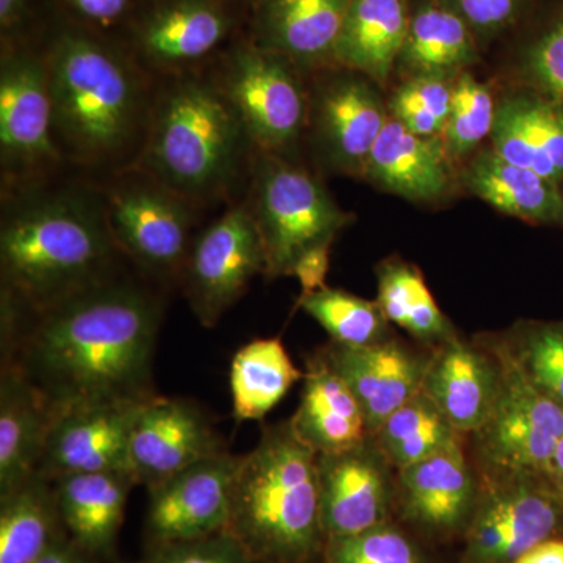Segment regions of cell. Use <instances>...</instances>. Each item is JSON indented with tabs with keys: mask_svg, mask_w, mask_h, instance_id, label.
<instances>
[{
	"mask_svg": "<svg viewBox=\"0 0 563 563\" xmlns=\"http://www.w3.org/2000/svg\"><path fill=\"white\" fill-rule=\"evenodd\" d=\"M162 309L141 288L109 279L22 322L2 362L14 363L57 412L144 401Z\"/></svg>",
	"mask_w": 563,
	"mask_h": 563,
	"instance_id": "obj_1",
	"label": "cell"
},
{
	"mask_svg": "<svg viewBox=\"0 0 563 563\" xmlns=\"http://www.w3.org/2000/svg\"><path fill=\"white\" fill-rule=\"evenodd\" d=\"M118 251L103 201L73 190L18 195L0 225V303L21 318L51 309L111 279Z\"/></svg>",
	"mask_w": 563,
	"mask_h": 563,
	"instance_id": "obj_2",
	"label": "cell"
},
{
	"mask_svg": "<svg viewBox=\"0 0 563 563\" xmlns=\"http://www.w3.org/2000/svg\"><path fill=\"white\" fill-rule=\"evenodd\" d=\"M54 132L81 162L125 150L143 117L139 63L121 43L73 16L52 22L43 46Z\"/></svg>",
	"mask_w": 563,
	"mask_h": 563,
	"instance_id": "obj_3",
	"label": "cell"
},
{
	"mask_svg": "<svg viewBox=\"0 0 563 563\" xmlns=\"http://www.w3.org/2000/svg\"><path fill=\"white\" fill-rule=\"evenodd\" d=\"M225 532L261 563H314L320 558L318 453L290 418L265 426L254 450L242 455Z\"/></svg>",
	"mask_w": 563,
	"mask_h": 563,
	"instance_id": "obj_4",
	"label": "cell"
},
{
	"mask_svg": "<svg viewBox=\"0 0 563 563\" xmlns=\"http://www.w3.org/2000/svg\"><path fill=\"white\" fill-rule=\"evenodd\" d=\"M147 122L140 172L187 201L217 198L236 179L251 141L213 79L173 76Z\"/></svg>",
	"mask_w": 563,
	"mask_h": 563,
	"instance_id": "obj_5",
	"label": "cell"
},
{
	"mask_svg": "<svg viewBox=\"0 0 563 563\" xmlns=\"http://www.w3.org/2000/svg\"><path fill=\"white\" fill-rule=\"evenodd\" d=\"M266 255L265 276H290L303 252L335 242L351 222L312 173L284 155L258 152L247 203Z\"/></svg>",
	"mask_w": 563,
	"mask_h": 563,
	"instance_id": "obj_6",
	"label": "cell"
},
{
	"mask_svg": "<svg viewBox=\"0 0 563 563\" xmlns=\"http://www.w3.org/2000/svg\"><path fill=\"white\" fill-rule=\"evenodd\" d=\"M213 77L257 152L285 155L309 121L298 66L252 43L244 33L218 55Z\"/></svg>",
	"mask_w": 563,
	"mask_h": 563,
	"instance_id": "obj_7",
	"label": "cell"
},
{
	"mask_svg": "<svg viewBox=\"0 0 563 563\" xmlns=\"http://www.w3.org/2000/svg\"><path fill=\"white\" fill-rule=\"evenodd\" d=\"M246 25V0H136L120 43L146 68L177 76L218 58Z\"/></svg>",
	"mask_w": 563,
	"mask_h": 563,
	"instance_id": "obj_8",
	"label": "cell"
},
{
	"mask_svg": "<svg viewBox=\"0 0 563 563\" xmlns=\"http://www.w3.org/2000/svg\"><path fill=\"white\" fill-rule=\"evenodd\" d=\"M563 537V503L543 473H483L459 563H514Z\"/></svg>",
	"mask_w": 563,
	"mask_h": 563,
	"instance_id": "obj_9",
	"label": "cell"
},
{
	"mask_svg": "<svg viewBox=\"0 0 563 563\" xmlns=\"http://www.w3.org/2000/svg\"><path fill=\"white\" fill-rule=\"evenodd\" d=\"M501 363V388L490 417L474 433L483 473H543L563 439V407L533 387L498 335H485Z\"/></svg>",
	"mask_w": 563,
	"mask_h": 563,
	"instance_id": "obj_10",
	"label": "cell"
},
{
	"mask_svg": "<svg viewBox=\"0 0 563 563\" xmlns=\"http://www.w3.org/2000/svg\"><path fill=\"white\" fill-rule=\"evenodd\" d=\"M60 158L46 62L21 36L2 40L0 62V161L3 177L29 180Z\"/></svg>",
	"mask_w": 563,
	"mask_h": 563,
	"instance_id": "obj_11",
	"label": "cell"
},
{
	"mask_svg": "<svg viewBox=\"0 0 563 563\" xmlns=\"http://www.w3.org/2000/svg\"><path fill=\"white\" fill-rule=\"evenodd\" d=\"M188 202L140 169L117 181L103 199L111 235L120 251L163 277L181 274L190 252Z\"/></svg>",
	"mask_w": 563,
	"mask_h": 563,
	"instance_id": "obj_12",
	"label": "cell"
},
{
	"mask_svg": "<svg viewBox=\"0 0 563 563\" xmlns=\"http://www.w3.org/2000/svg\"><path fill=\"white\" fill-rule=\"evenodd\" d=\"M261 232L247 203L232 207L191 243L181 279L203 328H213L257 274L265 276Z\"/></svg>",
	"mask_w": 563,
	"mask_h": 563,
	"instance_id": "obj_13",
	"label": "cell"
},
{
	"mask_svg": "<svg viewBox=\"0 0 563 563\" xmlns=\"http://www.w3.org/2000/svg\"><path fill=\"white\" fill-rule=\"evenodd\" d=\"M240 462L242 455L225 451L150 488L144 523L147 550L224 532Z\"/></svg>",
	"mask_w": 563,
	"mask_h": 563,
	"instance_id": "obj_14",
	"label": "cell"
},
{
	"mask_svg": "<svg viewBox=\"0 0 563 563\" xmlns=\"http://www.w3.org/2000/svg\"><path fill=\"white\" fill-rule=\"evenodd\" d=\"M324 542L387 523L396 512V470L373 435L336 453L318 454Z\"/></svg>",
	"mask_w": 563,
	"mask_h": 563,
	"instance_id": "obj_15",
	"label": "cell"
},
{
	"mask_svg": "<svg viewBox=\"0 0 563 563\" xmlns=\"http://www.w3.org/2000/svg\"><path fill=\"white\" fill-rule=\"evenodd\" d=\"M221 437L198 404L154 395L141 406L129 443V470L150 488L188 466L225 453Z\"/></svg>",
	"mask_w": 563,
	"mask_h": 563,
	"instance_id": "obj_16",
	"label": "cell"
},
{
	"mask_svg": "<svg viewBox=\"0 0 563 563\" xmlns=\"http://www.w3.org/2000/svg\"><path fill=\"white\" fill-rule=\"evenodd\" d=\"M481 477L463 440L396 472V512L422 536L440 542L465 536L479 498Z\"/></svg>",
	"mask_w": 563,
	"mask_h": 563,
	"instance_id": "obj_17",
	"label": "cell"
},
{
	"mask_svg": "<svg viewBox=\"0 0 563 563\" xmlns=\"http://www.w3.org/2000/svg\"><path fill=\"white\" fill-rule=\"evenodd\" d=\"M318 81L309 103L314 139L332 168L362 174L390 113L372 80L339 66Z\"/></svg>",
	"mask_w": 563,
	"mask_h": 563,
	"instance_id": "obj_18",
	"label": "cell"
},
{
	"mask_svg": "<svg viewBox=\"0 0 563 563\" xmlns=\"http://www.w3.org/2000/svg\"><path fill=\"white\" fill-rule=\"evenodd\" d=\"M146 401L88 404L58 412L38 473L51 481L68 474L131 473V432Z\"/></svg>",
	"mask_w": 563,
	"mask_h": 563,
	"instance_id": "obj_19",
	"label": "cell"
},
{
	"mask_svg": "<svg viewBox=\"0 0 563 563\" xmlns=\"http://www.w3.org/2000/svg\"><path fill=\"white\" fill-rule=\"evenodd\" d=\"M333 372L346 383L361 404L369 435L393 412L421 391L431 352L410 350L398 339L350 347L331 342L320 351Z\"/></svg>",
	"mask_w": 563,
	"mask_h": 563,
	"instance_id": "obj_20",
	"label": "cell"
},
{
	"mask_svg": "<svg viewBox=\"0 0 563 563\" xmlns=\"http://www.w3.org/2000/svg\"><path fill=\"white\" fill-rule=\"evenodd\" d=\"M501 388V363L483 339L455 336L431 351L421 391L461 435H474L490 417Z\"/></svg>",
	"mask_w": 563,
	"mask_h": 563,
	"instance_id": "obj_21",
	"label": "cell"
},
{
	"mask_svg": "<svg viewBox=\"0 0 563 563\" xmlns=\"http://www.w3.org/2000/svg\"><path fill=\"white\" fill-rule=\"evenodd\" d=\"M351 0H246L244 35L299 69L333 65Z\"/></svg>",
	"mask_w": 563,
	"mask_h": 563,
	"instance_id": "obj_22",
	"label": "cell"
},
{
	"mask_svg": "<svg viewBox=\"0 0 563 563\" xmlns=\"http://www.w3.org/2000/svg\"><path fill=\"white\" fill-rule=\"evenodd\" d=\"M57 409L14 363L0 374V496L38 473Z\"/></svg>",
	"mask_w": 563,
	"mask_h": 563,
	"instance_id": "obj_23",
	"label": "cell"
},
{
	"mask_svg": "<svg viewBox=\"0 0 563 563\" xmlns=\"http://www.w3.org/2000/svg\"><path fill=\"white\" fill-rule=\"evenodd\" d=\"M362 176L407 201L433 202L450 191L453 161L442 136L417 135L390 118Z\"/></svg>",
	"mask_w": 563,
	"mask_h": 563,
	"instance_id": "obj_24",
	"label": "cell"
},
{
	"mask_svg": "<svg viewBox=\"0 0 563 563\" xmlns=\"http://www.w3.org/2000/svg\"><path fill=\"white\" fill-rule=\"evenodd\" d=\"M63 526L74 543L99 562L117 551L125 504L136 481L129 472L68 474L54 481Z\"/></svg>",
	"mask_w": 563,
	"mask_h": 563,
	"instance_id": "obj_25",
	"label": "cell"
},
{
	"mask_svg": "<svg viewBox=\"0 0 563 563\" xmlns=\"http://www.w3.org/2000/svg\"><path fill=\"white\" fill-rule=\"evenodd\" d=\"M493 151L504 161L563 184V106L536 91L498 102Z\"/></svg>",
	"mask_w": 563,
	"mask_h": 563,
	"instance_id": "obj_26",
	"label": "cell"
},
{
	"mask_svg": "<svg viewBox=\"0 0 563 563\" xmlns=\"http://www.w3.org/2000/svg\"><path fill=\"white\" fill-rule=\"evenodd\" d=\"M301 401L292 428L318 454L347 450L368 439L365 413L354 393L318 352L307 361Z\"/></svg>",
	"mask_w": 563,
	"mask_h": 563,
	"instance_id": "obj_27",
	"label": "cell"
},
{
	"mask_svg": "<svg viewBox=\"0 0 563 563\" xmlns=\"http://www.w3.org/2000/svg\"><path fill=\"white\" fill-rule=\"evenodd\" d=\"M410 16L407 0H351L333 65L385 84L401 55Z\"/></svg>",
	"mask_w": 563,
	"mask_h": 563,
	"instance_id": "obj_28",
	"label": "cell"
},
{
	"mask_svg": "<svg viewBox=\"0 0 563 563\" xmlns=\"http://www.w3.org/2000/svg\"><path fill=\"white\" fill-rule=\"evenodd\" d=\"M466 190L493 209L531 224L563 225L561 185L483 151L462 174Z\"/></svg>",
	"mask_w": 563,
	"mask_h": 563,
	"instance_id": "obj_29",
	"label": "cell"
},
{
	"mask_svg": "<svg viewBox=\"0 0 563 563\" xmlns=\"http://www.w3.org/2000/svg\"><path fill=\"white\" fill-rule=\"evenodd\" d=\"M68 536L54 481L35 473L0 496V563H33Z\"/></svg>",
	"mask_w": 563,
	"mask_h": 563,
	"instance_id": "obj_30",
	"label": "cell"
},
{
	"mask_svg": "<svg viewBox=\"0 0 563 563\" xmlns=\"http://www.w3.org/2000/svg\"><path fill=\"white\" fill-rule=\"evenodd\" d=\"M477 62L476 36L442 0H428L410 16L399 65L412 76L457 77Z\"/></svg>",
	"mask_w": 563,
	"mask_h": 563,
	"instance_id": "obj_31",
	"label": "cell"
},
{
	"mask_svg": "<svg viewBox=\"0 0 563 563\" xmlns=\"http://www.w3.org/2000/svg\"><path fill=\"white\" fill-rule=\"evenodd\" d=\"M376 274V301L390 324L398 325L431 351L459 335L412 263L387 258L377 266Z\"/></svg>",
	"mask_w": 563,
	"mask_h": 563,
	"instance_id": "obj_32",
	"label": "cell"
},
{
	"mask_svg": "<svg viewBox=\"0 0 563 563\" xmlns=\"http://www.w3.org/2000/svg\"><path fill=\"white\" fill-rule=\"evenodd\" d=\"M302 379L279 339L252 340L232 358L233 417L239 422L262 421Z\"/></svg>",
	"mask_w": 563,
	"mask_h": 563,
	"instance_id": "obj_33",
	"label": "cell"
},
{
	"mask_svg": "<svg viewBox=\"0 0 563 563\" xmlns=\"http://www.w3.org/2000/svg\"><path fill=\"white\" fill-rule=\"evenodd\" d=\"M373 437L396 472L442 453L463 439L422 391L393 412Z\"/></svg>",
	"mask_w": 563,
	"mask_h": 563,
	"instance_id": "obj_34",
	"label": "cell"
},
{
	"mask_svg": "<svg viewBox=\"0 0 563 563\" xmlns=\"http://www.w3.org/2000/svg\"><path fill=\"white\" fill-rule=\"evenodd\" d=\"M298 306L329 333L333 343L363 347L393 339L390 321L377 301L325 287L299 299Z\"/></svg>",
	"mask_w": 563,
	"mask_h": 563,
	"instance_id": "obj_35",
	"label": "cell"
},
{
	"mask_svg": "<svg viewBox=\"0 0 563 563\" xmlns=\"http://www.w3.org/2000/svg\"><path fill=\"white\" fill-rule=\"evenodd\" d=\"M498 336L526 379L563 407V320L521 321Z\"/></svg>",
	"mask_w": 563,
	"mask_h": 563,
	"instance_id": "obj_36",
	"label": "cell"
},
{
	"mask_svg": "<svg viewBox=\"0 0 563 563\" xmlns=\"http://www.w3.org/2000/svg\"><path fill=\"white\" fill-rule=\"evenodd\" d=\"M496 110L493 92L484 81L470 73L455 77L450 118L442 135L444 147L453 163L468 157L492 135Z\"/></svg>",
	"mask_w": 563,
	"mask_h": 563,
	"instance_id": "obj_37",
	"label": "cell"
},
{
	"mask_svg": "<svg viewBox=\"0 0 563 563\" xmlns=\"http://www.w3.org/2000/svg\"><path fill=\"white\" fill-rule=\"evenodd\" d=\"M455 77H409L388 102L390 118L420 136H442L450 118Z\"/></svg>",
	"mask_w": 563,
	"mask_h": 563,
	"instance_id": "obj_38",
	"label": "cell"
},
{
	"mask_svg": "<svg viewBox=\"0 0 563 563\" xmlns=\"http://www.w3.org/2000/svg\"><path fill=\"white\" fill-rule=\"evenodd\" d=\"M320 563H426L418 544L395 521L325 540Z\"/></svg>",
	"mask_w": 563,
	"mask_h": 563,
	"instance_id": "obj_39",
	"label": "cell"
},
{
	"mask_svg": "<svg viewBox=\"0 0 563 563\" xmlns=\"http://www.w3.org/2000/svg\"><path fill=\"white\" fill-rule=\"evenodd\" d=\"M521 76L532 91L563 106V14L529 44Z\"/></svg>",
	"mask_w": 563,
	"mask_h": 563,
	"instance_id": "obj_40",
	"label": "cell"
},
{
	"mask_svg": "<svg viewBox=\"0 0 563 563\" xmlns=\"http://www.w3.org/2000/svg\"><path fill=\"white\" fill-rule=\"evenodd\" d=\"M147 563H261L228 532L147 550Z\"/></svg>",
	"mask_w": 563,
	"mask_h": 563,
	"instance_id": "obj_41",
	"label": "cell"
},
{
	"mask_svg": "<svg viewBox=\"0 0 563 563\" xmlns=\"http://www.w3.org/2000/svg\"><path fill=\"white\" fill-rule=\"evenodd\" d=\"M472 29L474 36L488 38L512 24L523 0H442Z\"/></svg>",
	"mask_w": 563,
	"mask_h": 563,
	"instance_id": "obj_42",
	"label": "cell"
},
{
	"mask_svg": "<svg viewBox=\"0 0 563 563\" xmlns=\"http://www.w3.org/2000/svg\"><path fill=\"white\" fill-rule=\"evenodd\" d=\"M60 2L74 20L95 31L106 33L125 24L136 0H60Z\"/></svg>",
	"mask_w": 563,
	"mask_h": 563,
	"instance_id": "obj_43",
	"label": "cell"
},
{
	"mask_svg": "<svg viewBox=\"0 0 563 563\" xmlns=\"http://www.w3.org/2000/svg\"><path fill=\"white\" fill-rule=\"evenodd\" d=\"M333 242L318 244L312 250L303 252L292 266L290 276L296 277L301 285V298L328 287L325 276L331 263V247Z\"/></svg>",
	"mask_w": 563,
	"mask_h": 563,
	"instance_id": "obj_44",
	"label": "cell"
},
{
	"mask_svg": "<svg viewBox=\"0 0 563 563\" xmlns=\"http://www.w3.org/2000/svg\"><path fill=\"white\" fill-rule=\"evenodd\" d=\"M36 0H0L2 40L16 38L32 18Z\"/></svg>",
	"mask_w": 563,
	"mask_h": 563,
	"instance_id": "obj_45",
	"label": "cell"
},
{
	"mask_svg": "<svg viewBox=\"0 0 563 563\" xmlns=\"http://www.w3.org/2000/svg\"><path fill=\"white\" fill-rule=\"evenodd\" d=\"M33 563H101L92 558L87 551L81 550L79 544L73 542L68 536L58 540L46 554L41 555L38 561Z\"/></svg>",
	"mask_w": 563,
	"mask_h": 563,
	"instance_id": "obj_46",
	"label": "cell"
},
{
	"mask_svg": "<svg viewBox=\"0 0 563 563\" xmlns=\"http://www.w3.org/2000/svg\"><path fill=\"white\" fill-rule=\"evenodd\" d=\"M514 563H563V537L544 540Z\"/></svg>",
	"mask_w": 563,
	"mask_h": 563,
	"instance_id": "obj_47",
	"label": "cell"
},
{
	"mask_svg": "<svg viewBox=\"0 0 563 563\" xmlns=\"http://www.w3.org/2000/svg\"><path fill=\"white\" fill-rule=\"evenodd\" d=\"M543 474L548 483L553 487L555 495H558L563 503V439L562 442L559 443L553 459L548 463L547 468L543 470Z\"/></svg>",
	"mask_w": 563,
	"mask_h": 563,
	"instance_id": "obj_48",
	"label": "cell"
},
{
	"mask_svg": "<svg viewBox=\"0 0 563 563\" xmlns=\"http://www.w3.org/2000/svg\"><path fill=\"white\" fill-rule=\"evenodd\" d=\"M132 563H147V562H146V559H143V561H140V562H132Z\"/></svg>",
	"mask_w": 563,
	"mask_h": 563,
	"instance_id": "obj_49",
	"label": "cell"
}]
</instances>
